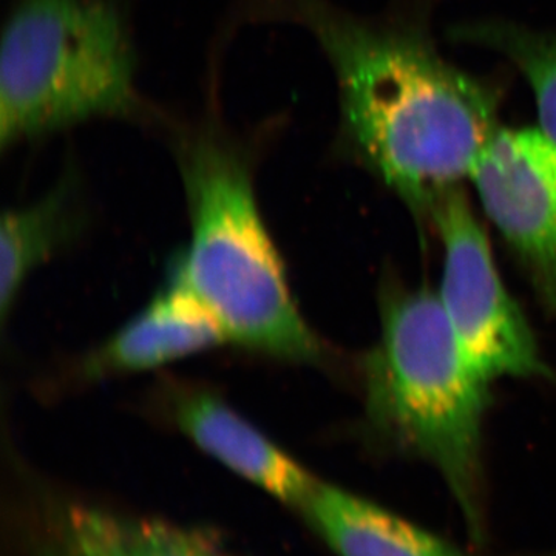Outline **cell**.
<instances>
[{
	"instance_id": "5",
	"label": "cell",
	"mask_w": 556,
	"mask_h": 556,
	"mask_svg": "<svg viewBox=\"0 0 556 556\" xmlns=\"http://www.w3.org/2000/svg\"><path fill=\"white\" fill-rule=\"evenodd\" d=\"M427 217L442 247L438 299L464 357L492 383L503 378H546L535 334L496 268L481 222L464 190L442 193Z\"/></svg>"
},
{
	"instance_id": "2",
	"label": "cell",
	"mask_w": 556,
	"mask_h": 556,
	"mask_svg": "<svg viewBox=\"0 0 556 556\" xmlns=\"http://www.w3.org/2000/svg\"><path fill=\"white\" fill-rule=\"evenodd\" d=\"M192 226L182 277L232 342L289 362L324 357L289 291L255 195L260 131L239 134L214 110L164 130Z\"/></svg>"
},
{
	"instance_id": "10",
	"label": "cell",
	"mask_w": 556,
	"mask_h": 556,
	"mask_svg": "<svg viewBox=\"0 0 556 556\" xmlns=\"http://www.w3.org/2000/svg\"><path fill=\"white\" fill-rule=\"evenodd\" d=\"M298 511L336 556H471L375 501L320 479Z\"/></svg>"
},
{
	"instance_id": "4",
	"label": "cell",
	"mask_w": 556,
	"mask_h": 556,
	"mask_svg": "<svg viewBox=\"0 0 556 556\" xmlns=\"http://www.w3.org/2000/svg\"><path fill=\"white\" fill-rule=\"evenodd\" d=\"M172 116L138 86V50L121 0H11L0 49V148L97 119L164 130Z\"/></svg>"
},
{
	"instance_id": "7",
	"label": "cell",
	"mask_w": 556,
	"mask_h": 556,
	"mask_svg": "<svg viewBox=\"0 0 556 556\" xmlns=\"http://www.w3.org/2000/svg\"><path fill=\"white\" fill-rule=\"evenodd\" d=\"M21 547L22 556H232L188 527L80 501L43 504Z\"/></svg>"
},
{
	"instance_id": "12",
	"label": "cell",
	"mask_w": 556,
	"mask_h": 556,
	"mask_svg": "<svg viewBox=\"0 0 556 556\" xmlns=\"http://www.w3.org/2000/svg\"><path fill=\"white\" fill-rule=\"evenodd\" d=\"M452 39L503 54L529 83L541 129L556 141V31H538L504 21L457 25Z\"/></svg>"
},
{
	"instance_id": "6",
	"label": "cell",
	"mask_w": 556,
	"mask_h": 556,
	"mask_svg": "<svg viewBox=\"0 0 556 556\" xmlns=\"http://www.w3.org/2000/svg\"><path fill=\"white\" fill-rule=\"evenodd\" d=\"M468 179L538 298L556 314L555 139L541 127H497Z\"/></svg>"
},
{
	"instance_id": "8",
	"label": "cell",
	"mask_w": 556,
	"mask_h": 556,
	"mask_svg": "<svg viewBox=\"0 0 556 556\" xmlns=\"http://www.w3.org/2000/svg\"><path fill=\"white\" fill-rule=\"evenodd\" d=\"M226 342L225 328L175 263L164 288L90 357L86 371L97 376L144 371Z\"/></svg>"
},
{
	"instance_id": "1",
	"label": "cell",
	"mask_w": 556,
	"mask_h": 556,
	"mask_svg": "<svg viewBox=\"0 0 556 556\" xmlns=\"http://www.w3.org/2000/svg\"><path fill=\"white\" fill-rule=\"evenodd\" d=\"M302 25L339 89V148L416 214L470 177L497 127L500 93L450 64L420 17L371 21L329 0H247Z\"/></svg>"
},
{
	"instance_id": "11",
	"label": "cell",
	"mask_w": 556,
	"mask_h": 556,
	"mask_svg": "<svg viewBox=\"0 0 556 556\" xmlns=\"http://www.w3.org/2000/svg\"><path fill=\"white\" fill-rule=\"evenodd\" d=\"M76 190L75 174H67L36 203L3 214L0 257L3 324L28 276L75 233Z\"/></svg>"
},
{
	"instance_id": "9",
	"label": "cell",
	"mask_w": 556,
	"mask_h": 556,
	"mask_svg": "<svg viewBox=\"0 0 556 556\" xmlns=\"http://www.w3.org/2000/svg\"><path fill=\"white\" fill-rule=\"evenodd\" d=\"M175 419L197 447L285 506L298 510L316 482L314 475L218 397L204 393L185 397Z\"/></svg>"
},
{
	"instance_id": "3",
	"label": "cell",
	"mask_w": 556,
	"mask_h": 556,
	"mask_svg": "<svg viewBox=\"0 0 556 556\" xmlns=\"http://www.w3.org/2000/svg\"><path fill=\"white\" fill-rule=\"evenodd\" d=\"M365 416L383 447L437 470L475 543L485 538L484 420L490 394L457 345L437 292L394 289L364 358Z\"/></svg>"
}]
</instances>
